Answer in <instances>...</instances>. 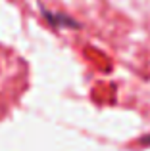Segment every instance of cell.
Returning <instances> with one entry per match:
<instances>
[{
  "mask_svg": "<svg viewBox=\"0 0 150 151\" xmlns=\"http://www.w3.org/2000/svg\"><path fill=\"white\" fill-rule=\"evenodd\" d=\"M44 15L48 17V21L52 23V25H60V27H77V23H75L71 17H68V15H54V14H50V12H46Z\"/></svg>",
  "mask_w": 150,
  "mask_h": 151,
  "instance_id": "6da1fadb",
  "label": "cell"
}]
</instances>
